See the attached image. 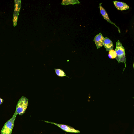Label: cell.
<instances>
[{
  "mask_svg": "<svg viewBox=\"0 0 134 134\" xmlns=\"http://www.w3.org/2000/svg\"><path fill=\"white\" fill-rule=\"evenodd\" d=\"M116 44V47L115 51L116 54L115 58L119 63L124 62L125 64V49L119 40L118 41Z\"/></svg>",
  "mask_w": 134,
  "mask_h": 134,
  "instance_id": "6da1fadb",
  "label": "cell"
},
{
  "mask_svg": "<svg viewBox=\"0 0 134 134\" xmlns=\"http://www.w3.org/2000/svg\"><path fill=\"white\" fill-rule=\"evenodd\" d=\"M28 99L23 96L19 99L15 112L17 114L21 115L25 112L28 105Z\"/></svg>",
  "mask_w": 134,
  "mask_h": 134,
  "instance_id": "7a4b0ae2",
  "label": "cell"
},
{
  "mask_svg": "<svg viewBox=\"0 0 134 134\" xmlns=\"http://www.w3.org/2000/svg\"><path fill=\"white\" fill-rule=\"evenodd\" d=\"M17 114L15 112L12 117L4 125L1 132V134H11L16 117Z\"/></svg>",
  "mask_w": 134,
  "mask_h": 134,
  "instance_id": "3957f363",
  "label": "cell"
},
{
  "mask_svg": "<svg viewBox=\"0 0 134 134\" xmlns=\"http://www.w3.org/2000/svg\"><path fill=\"white\" fill-rule=\"evenodd\" d=\"M44 121L45 122L54 124L59 127L63 130H64L66 132L72 133H79L80 132V131H79L75 130L72 127L68 125L64 124H58L55 123L46 121Z\"/></svg>",
  "mask_w": 134,
  "mask_h": 134,
  "instance_id": "277c9868",
  "label": "cell"
},
{
  "mask_svg": "<svg viewBox=\"0 0 134 134\" xmlns=\"http://www.w3.org/2000/svg\"><path fill=\"white\" fill-rule=\"evenodd\" d=\"M104 39V38L101 33L95 36L93 40L95 42L97 49L103 46Z\"/></svg>",
  "mask_w": 134,
  "mask_h": 134,
  "instance_id": "5b68a950",
  "label": "cell"
},
{
  "mask_svg": "<svg viewBox=\"0 0 134 134\" xmlns=\"http://www.w3.org/2000/svg\"><path fill=\"white\" fill-rule=\"evenodd\" d=\"M102 3H100L99 4V8L100 9V13L102 15L104 19L106 20L107 21L110 23L114 25L118 29L119 33H120V31L119 28L115 24L111 22L108 16V14L106 12L102 6Z\"/></svg>",
  "mask_w": 134,
  "mask_h": 134,
  "instance_id": "8992f818",
  "label": "cell"
},
{
  "mask_svg": "<svg viewBox=\"0 0 134 134\" xmlns=\"http://www.w3.org/2000/svg\"><path fill=\"white\" fill-rule=\"evenodd\" d=\"M104 38L103 46L105 48L106 51H109L113 49L114 46L112 41L107 37H105Z\"/></svg>",
  "mask_w": 134,
  "mask_h": 134,
  "instance_id": "52a82bcc",
  "label": "cell"
},
{
  "mask_svg": "<svg viewBox=\"0 0 134 134\" xmlns=\"http://www.w3.org/2000/svg\"><path fill=\"white\" fill-rule=\"evenodd\" d=\"M115 7L118 10H122L127 9L129 6L125 3L122 2L115 1L113 2Z\"/></svg>",
  "mask_w": 134,
  "mask_h": 134,
  "instance_id": "ba28073f",
  "label": "cell"
},
{
  "mask_svg": "<svg viewBox=\"0 0 134 134\" xmlns=\"http://www.w3.org/2000/svg\"><path fill=\"white\" fill-rule=\"evenodd\" d=\"M21 7V1L20 0H15V8L13 16H18Z\"/></svg>",
  "mask_w": 134,
  "mask_h": 134,
  "instance_id": "9c48e42d",
  "label": "cell"
},
{
  "mask_svg": "<svg viewBox=\"0 0 134 134\" xmlns=\"http://www.w3.org/2000/svg\"><path fill=\"white\" fill-rule=\"evenodd\" d=\"M80 2L78 0H69V1H63L62 4L64 5H66L69 4H79Z\"/></svg>",
  "mask_w": 134,
  "mask_h": 134,
  "instance_id": "30bf717a",
  "label": "cell"
},
{
  "mask_svg": "<svg viewBox=\"0 0 134 134\" xmlns=\"http://www.w3.org/2000/svg\"><path fill=\"white\" fill-rule=\"evenodd\" d=\"M54 69L56 74L58 76L60 77L66 76V74L62 70L60 69Z\"/></svg>",
  "mask_w": 134,
  "mask_h": 134,
  "instance_id": "8fae6325",
  "label": "cell"
},
{
  "mask_svg": "<svg viewBox=\"0 0 134 134\" xmlns=\"http://www.w3.org/2000/svg\"><path fill=\"white\" fill-rule=\"evenodd\" d=\"M108 55L110 58L114 59L115 58L116 56V54L115 51L112 49L109 51Z\"/></svg>",
  "mask_w": 134,
  "mask_h": 134,
  "instance_id": "7c38bea8",
  "label": "cell"
},
{
  "mask_svg": "<svg viewBox=\"0 0 134 134\" xmlns=\"http://www.w3.org/2000/svg\"><path fill=\"white\" fill-rule=\"evenodd\" d=\"M3 99L0 97V105L2 104L3 103Z\"/></svg>",
  "mask_w": 134,
  "mask_h": 134,
  "instance_id": "4fadbf2b",
  "label": "cell"
}]
</instances>
